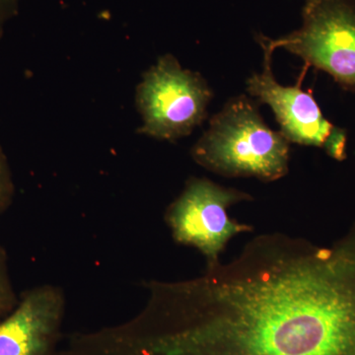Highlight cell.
<instances>
[{"label":"cell","mask_w":355,"mask_h":355,"mask_svg":"<svg viewBox=\"0 0 355 355\" xmlns=\"http://www.w3.org/2000/svg\"><path fill=\"white\" fill-rule=\"evenodd\" d=\"M147 289L119 355H355V222L327 247L259 236L229 263Z\"/></svg>","instance_id":"cell-1"},{"label":"cell","mask_w":355,"mask_h":355,"mask_svg":"<svg viewBox=\"0 0 355 355\" xmlns=\"http://www.w3.org/2000/svg\"><path fill=\"white\" fill-rule=\"evenodd\" d=\"M191 155L198 165L222 176L272 182L288 173L289 141L268 128L254 101L241 95L210 119Z\"/></svg>","instance_id":"cell-2"},{"label":"cell","mask_w":355,"mask_h":355,"mask_svg":"<svg viewBox=\"0 0 355 355\" xmlns=\"http://www.w3.org/2000/svg\"><path fill=\"white\" fill-rule=\"evenodd\" d=\"M212 96L198 72L183 69L170 53L162 55L144 72L135 91L142 120L137 132L168 141L188 137L207 119Z\"/></svg>","instance_id":"cell-3"},{"label":"cell","mask_w":355,"mask_h":355,"mask_svg":"<svg viewBox=\"0 0 355 355\" xmlns=\"http://www.w3.org/2000/svg\"><path fill=\"white\" fill-rule=\"evenodd\" d=\"M300 29L261 46L284 49L308 67L323 70L345 88L355 89V0H306Z\"/></svg>","instance_id":"cell-4"},{"label":"cell","mask_w":355,"mask_h":355,"mask_svg":"<svg viewBox=\"0 0 355 355\" xmlns=\"http://www.w3.org/2000/svg\"><path fill=\"white\" fill-rule=\"evenodd\" d=\"M250 200L251 196L241 191L224 188L205 178H191L166 210V223L175 241L196 248L207 266H214L220 263L219 256L231 238L252 231L251 226L228 216L231 205Z\"/></svg>","instance_id":"cell-5"},{"label":"cell","mask_w":355,"mask_h":355,"mask_svg":"<svg viewBox=\"0 0 355 355\" xmlns=\"http://www.w3.org/2000/svg\"><path fill=\"white\" fill-rule=\"evenodd\" d=\"M265 64L261 73L247 81V91L259 102L268 105L280 125V132L289 142L323 147L331 157L345 158L347 135L327 120L309 92L295 86H284L275 80L272 70V51L263 46Z\"/></svg>","instance_id":"cell-6"},{"label":"cell","mask_w":355,"mask_h":355,"mask_svg":"<svg viewBox=\"0 0 355 355\" xmlns=\"http://www.w3.org/2000/svg\"><path fill=\"white\" fill-rule=\"evenodd\" d=\"M64 313L60 287L43 284L25 291L0 320V355H57Z\"/></svg>","instance_id":"cell-7"},{"label":"cell","mask_w":355,"mask_h":355,"mask_svg":"<svg viewBox=\"0 0 355 355\" xmlns=\"http://www.w3.org/2000/svg\"><path fill=\"white\" fill-rule=\"evenodd\" d=\"M18 299L9 272L8 256L0 245V320L15 307Z\"/></svg>","instance_id":"cell-8"},{"label":"cell","mask_w":355,"mask_h":355,"mask_svg":"<svg viewBox=\"0 0 355 355\" xmlns=\"http://www.w3.org/2000/svg\"><path fill=\"white\" fill-rule=\"evenodd\" d=\"M15 186L10 166L3 149L0 146V214H3L12 203Z\"/></svg>","instance_id":"cell-9"},{"label":"cell","mask_w":355,"mask_h":355,"mask_svg":"<svg viewBox=\"0 0 355 355\" xmlns=\"http://www.w3.org/2000/svg\"><path fill=\"white\" fill-rule=\"evenodd\" d=\"M22 0H0V38L8 21L18 12Z\"/></svg>","instance_id":"cell-10"}]
</instances>
